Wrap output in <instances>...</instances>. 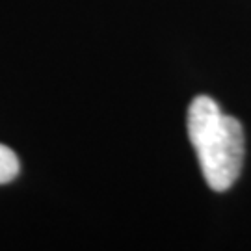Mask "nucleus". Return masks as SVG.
<instances>
[{
    "mask_svg": "<svg viewBox=\"0 0 251 251\" xmlns=\"http://www.w3.org/2000/svg\"><path fill=\"white\" fill-rule=\"evenodd\" d=\"M188 136L206 184L214 192L231 188L244 164L240 121L225 116L214 99L199 95L188 108Z\"/></svg>",
    "mask_w": 251,
    "mask_h": 251,
    "instance_id": "obj_1",
    "label": "nucleus"
},
{
    "mask_svg": "<svg viewBox=\"0 0 251 251\" xmlns=\"http://www.w3.org/2000/svg\"><path fill=\"white\" fill-rule=\"evenodd\" d=\"M19 175L17 154L9 147L0 144V184H6Z\"/></svg>",
    "mask_w": 251,
    "mask_h": 251,
    "instance_id": "obj_2",
    "label": "nucleus"
}]
</instances>
